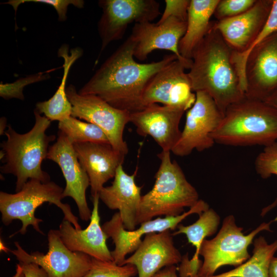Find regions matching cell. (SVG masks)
I'll use <instances>...</instances> for the list:
<instances>
[{"label": "cell", "mask_w": 277, "mask_h": 277, "mask_svg": "<svg viewBox=\"0 0 277 277\" xmlns=\"http://www.w3.org/2000/svg\"><path fill=\"white\" fill-rule=\"evenodd\" d=\"M135 43L129 37L78 91L94 94L112 106L130 113L144 109L145 89L150 80L177 56L166 55L157 62L143 64L134 59Z\"/></svg>", "instance_id": "obj_1"}, {"label": "cell", "mask_w": 277, "mask_h": 277, "mask_svg": "<svg viewBox=\"0 0 277 277\" xmlns=\"http://www.w3.org/2000/svg\"><path fill=\"white\" fill-rule=\"evenodd\" d=\"M219 35L216 30L210 29L193 53L188 75L193 91L208 94L224 114L230 105L245 94L240 89L231 62L230 47Z\"/></svg>", "instance_id": "obj_2"}, {"label": "cell", "mask_w": 277, "mask_h": 277, "mask_svg": "<svg viewBox=\"0 0 277 277\" xmlns=\"http://www.w3.org/2000/svg\"><path fill=\"white\" fill-rule=\"evenodd\" d=\"M34 114L35 123L29 131L18 133L8 125L5 132L7 140L1 143V160L4 163L1 172L16 177V192L30 179L43 183L50 181L48 173L42 169V163L47 159L50 143L56 137L46 133L51 121L35 109Z\"/></svg>", "instance_id": "obj_3"}, {"label": "cell", "mask_w": 277, "mask_h": 277, "mask_svg": "<svg viewBox=\"0 0 277 277\" xmlns=\"http://www.w3.org/2000/svg\"><path fill=\"white\" fill-rule=\"evenodd\" d=\"M211 136L215 143L234 146H266L277 142V109L245 96L227 109Z\"/></svg>", "instance_id": "obj_4"}, {"label": "cell", "mask_w": 277, "mask_h": 277, "mask_svg": "<svg viewBox=\"0 0 277 277\" xmlns=\"http://www.w3.org/2000/svg\"><path fill=\"white\" fill-rule=\"evenodd\" d=\"M161 164L155 174V183L148 192L142 196L136 225L154 217L176 216L184 208H191L199 201L195 188L187 180L181 168L172 161L170 151L157 154Z\"/></svg>", "instance_id": "obj_5"}, {"label": "cell", "mask_w": 277, "mask_h": 277, "mask_svg": "<svg viewBox=\"0 0 277 277\" xmlns=\"http://www.w3.org/2000/svg\"><path fill=\"white\" fill-rule=\"evenodd\" d=\"M64 189L54 182L43 183L36 179L29 180L18 192L8 193L0 192V211L2 221L9 225L14 220L22 222V227L16 233L24 234L29 226H32L42 234L39 223L43 220L35 216L36 209L45 202L53 204L61 209L64 219L71 222L77 229H81L78 218L72 212L70 205L62 202Z\"/></svg>", "instance_id": "obj_6"}, {"label": "cell", "mask_w": 277, "mask_h": 277, "mask_svg": "<svg viewBox=\"0 0 277 277\" xmlns=\"http://www.w3.org/2000/svg\"><path fill=\"white\" fill-rule=\"evenodd\" d=\"M269 223H263L247 235L243 228L238 226L233 215L226 217L217 235L211 240L203 242L199 255L203 258L199 272V277H209L225 265L236 267L250 257L248 247L255 236L261 231H270Z\"/></svg>", "instance_id": "obj_7"}, {"label": "cell", "mask_w": 277, "mask_h": 277, "mask_svg": "<svg viewBox=\"0 0 277 277\" xmlns=\"http://www.w3.org/2000/svg\"><path fill=\"white\" fill-rule=\"evenodd\" d=\"M66 94L72 105L71 116L98 126L112 147L126 155L128 148L123 139V132L130 122V113L112 106L97 95L80 94L73 85L66 88Z\"/></svg>", "instance_id": "obj_8"}, {"label": "cell", "mask_w": 277, "mask_h": 277, "mask_svg": "<svg viewBox=\"0 0 277 277\" xmlns=\"http://www.w3.org/2000/svg\"><path fill=\"white\" fill-rule=\"evenodd\" d=\"M195 95L194 104L187 111L181 136L171 151L177 156H187L194 149L202 151L211 147L215 142L211 135L224 116L215 101L206 92L197 91Z\"/></svg>", "instance_id": "obj_9"}, {"label": "cell", "mask_w": 277, "mask_h": 277, "mask_svg": "<svg viewBox=\"0 0 277 277\" xmlns=\"http://www.w3.org/2000/svg\"><path fill=\"white\" fill-rule=\"evenodd\" d=\"M48 251L31 253L26 251L18 242L10 252L19 263H33L39 265L48 277H84L92 266V258L80 252L69 250L63 243L58 230L50 229L47 234Z\"/></svg>", "instance_id": "obj_10"}, {"label": "cell", "mask_w": 277, "mask_h": 277, "mask_svg": "<svg viewBox=\"0 0 277 277\" xmlns=\"http://www.w3.org/2000/svg\"><path fill=\"white\" fill-rule=\"evenodd\" d=\"M98 6L103 11L97 24L100 53L110 43L122 38L130 24L151 22L161 14L155 0H101Z\"/></svg>", "instance_id": "obj_11"}, {"label": "cell", "mask_w": 277, "mask_h": 277, "mask_svg": "<svg viewBox=\"0 0 277 277\" xmlns=\"http://www.w3.org/2000/svg\"><path fill=\"white\" fill-rule=\"evenodd\" d=\"M209 208L208 205L199 200L197 203L187 212L176 216L157 217L155 219L144 222L136 229H126L118 212L113 215L111 219L104 223L102 227L108 236L111 238L115 245L111 251L113 261L122 265L126 255L134 252L141 244L144 235L152 232H160L167 230H174L183 220L193 213L201 214Z\"/></svg>", "instance_id": "obj_12"}, {"label": "cell", "mask_w": 277, "mask_h": 277, "mask_svg": "<svg viewBox=\"0 0 277 277\" xmlns=\"http://www.w3.org/2000/svg\"><path fill=\"white\" fill-rule=\"evenodd\" d=\"M185 65L176 59L158 72L147 84L143 96L144 106L161 103L185 111L194 104L190 80Z\"/></svg>", "instance_id": "obj_13"}, {"label": "cell", "mask_w": 277, "mask_h": 277, "mask_svg": "<svg viewBox=\"0 0 277 277\" xmlns=\"http://www.w3.org/2000/svg\"><path fill=\"white\" fill-rule=\"evenodd\" d=\"M187 29V22L170 17L161 23L146 22L136 23L129 36L135 43L134 57L144 61L153 50L163 49L170 51L190 69L192 60L183 57L179 50L180 40Z\"/></svg>", "instance_id": "obj_14"}, {"label": "cell", "mask_w": 277, "mask_h": 277, "mask_svg": "<svg viewBox=\"0 0 277 277\" xmlns=\"http://www.w3.org/2000/svg\"><path fill=\"white\" fill-rule=\"evenodd\" d=\"M47 159L56 163L62 170L66 184L64 197L69 196L74 200L82 220H90L92 211L86 197L90 180L77 159L73 144L62 131L59 130L56 142L50 146Z\"/></svg>", "instance_id": "obj_15"}, {"label": "cell", "mask_w": 277, "mask_h": 277, "mask_svg": "<svg viewBox=\"0 0 277 277\" xmlns=\"http://www.w3.org/2000/svg\"><path fill=\"white\" fill-rule=\"evenodd\" d=\"M184 112L177 108L152 104L130 113V122L135 126L139 135L151 136L162 150L171 151L181 136L179 124Z\"/></svg>", "instance_id": "obj_16"}, {"label": "cell", "mask_w": 277, "mask_h": 277, "mask_svg": "<svg viewBox=\"0 0 277 277\" xmlns=\"http://www.w3.org/2000/svg\"><path fill=\"white\" fill-rule=\"evenodd\" d=\"M182 256L174 244L170 230L145 235L141 244L122 265L135 266L138 277H152L163 268L180 263Z\"/></svg>", "instance_id": "obj_17"}, {"label": "cell", "mask_w": 277, "mask_h": 277, "mask_svg": "<svg viewBox=\"0 0 277 277\" xmlns=\"http://www.w3.org/2000/svg\"><path fill=\"white\" fill-rule=\"evenodd\" d=\"M73 147L89 177L93 197L99 194L109 180L114 178L118 167L123 165L125 155L107 143H77Z\"/></svg>", "instance_id": "obj_18"}, {"label": "cell", "mask_w": 277, "mask_h": 277, "mask_svg": "<svg viewBox=\"0 0 277 277\" xmlns=\"http://www.w3.org/2000/svg\"><path fill=\"white\" fill-rule=\"evenodd\" d=\"M99 200V194L92 197L90 221L85 229H77L71 222L63 220L58 232L63 243L71 251L84 253L98 260L113 261L106 244L108 237L100 225Z\"/></svg>", "instance_id": "obj_19"}, {"label": "cell", "mask_w": 277, "mask_h": 277, "mask_svg": "<svg viewBox=\"0 0 277 277\" xmlns=\"http://www.w3.org/2000/svg\"><path fill=\"white\" fill-rule=\"evenodd\" d=\"M250 60L245 96L265 101L277 91V34L258 47Z\"/></svg>", "instance_id": "obj_20"}, {"label": "cell", "mask_w": 277, "mask_h": 277, "mask_svg": "<svg viewBox=\"0 0 277 277\" xmlns=\"http://www.w3.org/2000/svg\"><path fill=\"white\" fill-rule=\"evenodd\" d=\"M136 171L131 175L120 165L111 185L104 187L99 192L100 199L111 210H118L124 228L134 230L141 201L142 187L135 183Z\"/></svg>", "instance_id": "obj_21"}, {"label": "cell", "mask_w": 277, "mask_h": 277, "mask_svg": "<svg viewBox=\"0 0 277 277\" xmlns=\"http://www.w3.org/2000/svg\"><path fill=\"white\" fill-rule=\"evenodd\" d=\"M268 5L256 1L248 10L238 15L220 20L213 27L225 42L237 51L245 49L265 23Z\"/></svg>", "instance_id": "obj_22"}, {"label": "cell", "mask_w": 277, "mask_h": 277, "mask_svg": "<svg viewBox=\"0 0 277 277\" xmlns=\"http://www.w3.org/2000/svg\"><path fill=\"white\" fill-rule=\"evenodd\" d=\"M219 0H191L187 12V29L180 40L179 50L185 59L192 60L193 53L210 30L209 21Z\"/></svg>", "instance_id": "obj_23"}, {"label": "cell", "mask_w": 277, "mask_h": 277, "mask_svg": "<svg viewBox=\"0 0 277 277\" xmlns=\"http://www.w3.org/2000/svg\"><path fill=\"white\" fill-rule=\"evenodd\" d=\"M80 47L72 48L69 51V46L63 44L58 49L57 54L63 59V75L61 83L54 95L47 101L37 102L35 109L39 114L43 113L51 122L62 121L71 116L72 105L66 94V84L72 65L83 55Z\"/></svg>", "instance_id": "obj_24"}, {"label": "cell", "mask_w": 277, "mask_h": 277, "mask_svg": "<svg viewBox=\"0 0 277 277\" xmlns=\"http://www.w3.org/2000/svg\"><path fill=\"white\" fill-rule=\"evenodd\" d=\"M253 242L252 255L246 262L233 269L209 277H269L270 265L277 251V240L268 244L260 236Z\"/></svg>", "instance_id": "obj_25"}, {"label": "cell", "mask_w": 277, "mask_h": 277, "mask_svg": "<svg viewBox=\"0 0 277 277\" xmlns=\"http://www.w3.org/2000/svg\"><path fill=\"white\" fill-rule=\"evenodd\" d=\"M219 223V215L212 209L209 208L200 214L198 220L193 224L188 226L179 224L176 228L177 230L172 234L186 235L188 243L195 248V252L190 260L200 263L202 262L199 259L202 244L206 237L212 235L216 231Z\"/></svg>", "instance_id": "obj_26"}, {"label": "cell", "mask_w": 277, "mask_h": 277, "mask_svg": "<svg viewBox=\"0 0 277 277\" xmlns=\"http://www.w3.org/2000/svg\"><path fill=\"white\" fill-rule=\"evenodd\" d=\"M58 127L72 144L83 143L110 144L106 134L98 126L82 122L72 116L58 122Z\"/></svg>", "instance_id": "obj_27"}, {"label": "cell", "mask_w": 277, "mask_h": 277, "mask_svg": "<svg viewBox=\"0 0 277 277\" xmlns=\"http://www.w3.org/2000/svg\"><path fill=\"white\" fill-rule=\"evenodd\" d=\"M137 274L135 266L120 265L113 261H104L92 258V266L84 277H133Z\"/></svg>", "instance_id": "obj_28"}, {"label": "cell", "mask_w": 277, "mask_h": 277, "mask_svg": "<svg viewBox=\"0 0 277 277\" xmlns=\"http://www.w3.org/2000/svg\"><path fill=\"white\" fill-rule=\"evenodd\" d=\"M46 72L37 73L21 78L12 83L3 82L0 84V96L5 100L17 98L24 100V88L27 85L39 81L46 80L50 77L49 74Z\"/></svg>", "instance_id": "obj_29"}, {"label": "cell", "mask_w": 277, "mask_h": 277, "mask_svg": "<svg viewBox=\"0 0 277 277\" xmlns=\"http://www.w3.org/2000/svg\"><path fill=\"white\" fill-rule=\"evenodd\" d=\"M255 168L257 173L263 179L277 175V142L265 146L263 151L256 157ZM277 203V199L268 210Z\"/></svg>", "instance_id": "obj_30"}, {"label": "cell", "mask_w": 277, "mask_h": 277, "mask_svg": "<svg viewBox=\"0 0 277 277\" xmlns=\"http://www.w3.org/2000/svg\"><path fill=\"white\" fill-rule=\"evenodd\" d=\"M255 2L253 0L220 1L214 13L220 20L233 17L248 10Z\"/></svg>", "instance_id": "obj_31"}, {"label": "cell", "mask_w": 277, "mask_h": 277, "mask_svg": "<svg viewBox=\"0 0 277 277\" xmlns=\"http://www.w3.org/2000/svg\"><path fill=\"white\" fill-rule=\"evenodd\" d=\"M28 2L43 3L52 6L56 11L58 19L60 22L65 21L67 19L66 14L69 5L72 4L78 8H83L84 6V1L83 0H10L3 4L11 5L16 12L21 4Z\"/></svg>", "instance_id": "obj_32"}, {"label": "cell", "mask_w": 277, "mask_h": 277, "mask_svg": "<svg viewBox=\"0 0 277 277\" xmlns=\"http://www.w3.org/2000/svg\"><path fill=\"white\" fill-rule=\"evenodd\" d=\"M190 2L188 0H165L164 11L157 23H162L170 17L187 22Z\"/></svg>", "instance_id": "obj_33"}, {"label": "cell", "mask_w": 277, "mask_h": 277, "mask_svg": "<svg viewBox=\"0 0 277 277\" xmlns=\"http://www.w3.org/2000/svg\"><path fill=\"white\" fill-rule=\"evenodd\" d=\"M19 263L23 267L25 277H48L45 271L35 263Z\"/></svg>", "instance_id": "obj_34"}, {"label": "cell", "mask_w": 277, "mask_h": 277, "mask_svg": "<svg viewBox=\"0 0 277 277\" xmlns=\"http://www.w3.org/2000/svg\"><path fill=\"white\" fill-rule=\"evenodd\" d=\"M177 267L175 265L166 267L156 273L152 277H179Z\"/></svg>", "instance_id": "obj_35"}, {"label": "cell", "mask_w": 277, "mask_h": 277, "mask_svg": "<svg viewBox=\"0 0 277 277\" xmlns=\"http://www.w3.org/2000/svg\"><path fill=\"white\" fill-rule=\"evenodd\" d=\"M269 277H277V257H273L269 267Z\"/></svg>", "instance_id": "obj_36"}, {"label": "cell", "mask_w": 277, "mask_h": 277, "mask_svg": "<svg viewBox=\"0 0 277 277\" xmlns=\"http://www.w3.org/2000/svg\"><path fill=\"white\" fill-rule=\"evenodd\" d=\"M265 102L277 109V91L268 98Z\"/></svg>", "instance_id": "obj_37"}, {"label": "cell", "mask_w": 277, "mask_h": 277, "mask_svg": "<svg viewBox=\"0 0 277 277\" xmlns=\"http://www.w3.org/2000/svg\"><path fill=\"white\" fill-rule=\"evenodd\" d=\"M12 277H25L23 267L19 263L16 264L15 273Z\"/></svg>", "instance_id": "obj_38"}, {"label": "cell", "mask_w": 277, "mask_h": 277, "mask_svg": "<svg viewBox=\"0 0 277 277\" xmlns=\"http://www.w3.org/2000/svg\"><path fill=\"white\" fill-rule=\"evenodd\" d=\"M7 127V119L5 117H1L0 119V135L5 134Z\"/></svg>", "instance_id": "obj_39"}, {"label": "cell", "mask_w": 277, "mask_h": 277, "mask_svg": "<svg viewBox=\"0 0 277 277\" xmlns=\"http://www.w3.org/2000/svg\"><path fill=\"white\" fill-rule=\"evenodd\" d=\"M0 249L1 251H4L5 252H7L8 251H10V249H8L3 244V242L1 240L0 243Z\"/></svg>", "instance_id": "obj_40"}]
</instances>
